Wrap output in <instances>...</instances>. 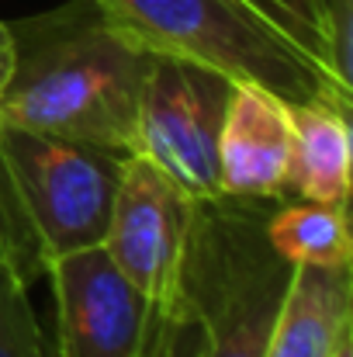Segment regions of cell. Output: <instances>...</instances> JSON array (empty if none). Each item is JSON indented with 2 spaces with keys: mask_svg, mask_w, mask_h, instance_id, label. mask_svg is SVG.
I'll use <instances>...</instances> for the list:
<instances>
[{
  "mask_svg": "<svg viewBox=\"0 0 353 357\" xmlns=\"http://www.w3.org/2000/svg\"><path fill=\"white\" fill-rule=\"evenodd\" d=\"M97 7L146 52L194 59L288 105L350 115L353 84L305 0H97Z\"/></svg>",
  "mask_w": 353,
  "mask_h": 357,
  "instance_id": "2",
  "label": "cell"
},
{
  "mask_svg": "<svg viewBox=\"0 0 353 357\" xmlns=\"http://www.w3.org/2000/svg\"><path fill=\"white\" fill-rule=\"evenodd\" d=\"M353 271L295 264L263 357H329L353 323Z\"/></svg>",
  "mask_w": 353,
  "mask_h": 357,
  "instance_id": "9",
  "label": "cell"
},
{
  "mask_svg": "<svg viewBox=\"0 0 353 357\" xmlns=\"http://www.w3.org/2000/svg\"><path fill=\"white\" fill-rule=\"evenodd\" d=\"M0 149L45 260L101 246L128 153L0 125Z\"/></svg>",
  "mask_w": 353,
  "mask_h": 357,
  "instance_id": "4",
  "label": "cell"
},
{
  "mask_svg": "<svg viewBox=\"0 0 353 357\" xmlns=\"http://www.w3.org/2000/svg\"><path fill=\"white\" fill-rule=\"evenodd\" d=\"M45 278L56 295L52 357H142L156 302L118 271L104 246L56 257Z\"/></svg>",
  "mask_w": 353,
  "mask_h": 357,
  "instance_id": "6",
  "label": "cell"
},
{
  "mask_svg": "<svg viewBox=\"0 0 353 357\" xmlns=\"http://www.w3.org/2000/svg\"><path fill=\"white\" fill-rule=\"evenodd\" d=\"M10 70H14V38H10V24L0 21V98L7 91Z\"/></svg>",
  "mask_w": 353,
  "mask_h": 357,
  "instance_id": "15",
  "label": "cell"
},
{
  "mask_svg": "<svg viewBox=\"0 0 353 357\" xmlns=\"http://www.w3.org/2000/svg\"><path fill=\"white\" fill-rule=\"evenodd\" d=\"M28 288L14 271L0 267V357H49V337L35 319Z\"/></svg>",
  "mask_w": 353,
  "mask_h": 357,
  "instance_id": "13",
  "label": "cell"
},
{
  "mask_svg": "<svg viewBox=\"0 0 353 357\" xmlns=\"http://www.w3.org/2000/svg\"><path fill=\"white\" fill-rule=\"evenodd\" d=\"M274 198H194L177 298L201 326V357H263L295 264L274 250Z\"/></svg>",
  "mask_w": 353,
  "mask_h": 357,
  "instance_id": "3",
  "label": "cell"
},
{
  "mask_svg": "<svg viewBox=\"0 0 353 357\" xmlns=\"http://www.w3.org/2000/svg\"><path fill=\"white\" fill-rule=\"evenodd\" d=\"M14 70L0 125L77 139L118 153L135 149L139 94L149 52L97 0H70L10 24Z\"/></svg>",
  "mask_w": 353,
  "mask_h": 357,
  "instance_id": "1",
  "label": "cell"
},
{
  "mask_svg": "<svg viewBox=\"0 0 353 357\" xmlns=\"http://www.w3.org/2000/svg\"><path fill=\"white\" fill-rule=\"evenodd\" d=\"M291 105L267 87L235 84L219 163H222V191L235 198H291Z\"/></svg>",
  "mask_w": 353,
  "mask_h": 357,
  "instance_id": "8",
  "label": "cell"
},
{
  "mask_svg": "<svg viewBox=\"0 0 353 357\" xmlns=\"http://www.w3.org/2000/svg\"><path fill=\"white\" fill-rule=\"evenodd\" d=\"M194 198L149 156L128 153L118 177L104 250L118 271L156 305L177 298V274Z\"/></svg>",
  "mask_w": 353,
  "mask_h": 357,
  "instance_id": "7",
  "label": "cell"
},
{
  "mask_svg": "<svg viewBox=\"0 0 353 357\" xmlns=\"http://www.w3.org/2000/svg\"><path fill=\"white\" fill-rule=\"evenodd\" d=\"M0 267L14 271L24 284H35L49 274V260L42 253V243L31 229L28 208L21 202V191L10 177V167L0 149Z\"/></svg>",
  "mask_w": 353,
  "mask_h": 357,
  "instance_id": "12",
  "label": "cell"
},
{
  "mask_svg": "<svg viewBox=\"0 0 353 357\" xmlns=\"http://www.w3.org/2000/svg\"><path fill=\"white\" fill-rule=\"evenodd\" d=\"M329 357H353V323L340 333V340H336V347H333Z\"/></svg>",
  "mask_w": 353,
  "mask_h": 357,
  "instance_id": "16",
  "label": "cell"
},
{
  "mask_svg": "<svg viewBox=\"0 0 353 357\" xmlns=\"http://www.w3.org/2000/svg\"><path fill=\"white\" fill-rule=\"evenodd\" d=\"M142 357H201V326L180 298L156 305Z\"/></svg>",
  "mask_w": 353,
  "mask_h": 357,
  "instance_id": "14",
  "label": "cell"
},
{
  "mask_svg": "<svg viewBox=\"0 0 353 357\" xmlns=\"http://www.w3.org/2000/svg\"><path fill=\"white\" fill-rule=\"evenodd\" d=\"M291 198L350 202V115L329 105H291Z\"/></svg>",
  "mask_w": 353,
  "mask_h": 357,
  "instance_id": "10",
  "label": "cell"
},
{
  "mask_svg": "<svg viewBox=\"0 0 353 357\" xmlns=\"http://www.w3.org/2000/svg\"><path fill=\"white\" fill-rule=\"evenodd\" d=\"M267 236L291 264L350 267L353 243L347 226V205L284 198L267 219Z\"/></svg>",
  "mask_w": 353,
  "mask_h": 357,
  "instance_id": "11",
  "label": "cell"
},
{
  "mask_svg": "<svg viewBox=\"0 0 353 357\" xmlns=\"http://www.w3.org/2000/svg\"><path fill=\"white\" fill-rule=\"evenodd\" d=\"M235 80L194 59L149 52L139 94L135 149L191 198L222 195V121Z\"/></svg>",
  "mask_w": 353,
  "mask_h": 357,
  "instance_id": "5",
  "label": "cell"
}]
</instances>
